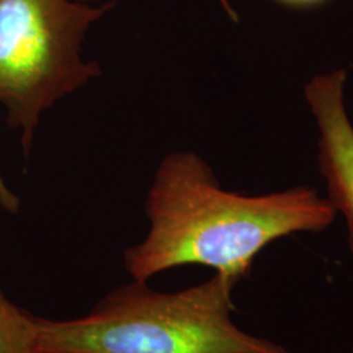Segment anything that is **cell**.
Listing matches in <instances>:
<instances>
[{
  "instance_id": "8992f818",
  "label": "cell",
  "mask_w": 353,
  "mask_h": 353,
  "mask_svg": "<svg viewBox=\"0 0 353 353\" xmlns=\"http://www.w3.org/2000/svg\"><path fill=\"white\" fill-rule=\"evenodd\" d=\"M0 204L4 210H7L11 214H16L20 207L19 198L13 194L11 190H8L1 178H0Z\"/></svg>"
},
{
  "instance_id": "3957f363",
  "label": "cell",
  "mask_w": 353,
  "mask_h": 353,
  "mask_svg": "<svg viewBox=\"0 0 353 353\" xmlns=\"http://www.w3.org/2000/svg\"><path fill=\"white\" fill-rule=\"evenodd\" d=\"M109 8L71 0H0V103L8 125L23 130L26 154L39 114L100 75L96 64L80 61L79 51L85 30Z\"/></svg>"
},
{
  "instance_id": "52a82bcc",
  "label": "cell",
  "mask_w": 353,
  "mask_h": 353,
  "mask_svg": "<svg viewBox=\"0 0 353 353\" xmlns=\"http://www.w3.org/2000/svg\"><path fill=\"white\" fill-rule=\"evenodd\" d=\"M276 1L292 8H310V7L321 6L327 0H276Z\"/></svg>"
},
{
  "instance_id": "6da1fadb",
  "label": "cell",
  "mask_w": 353,
  "mask_h": 353,
  "mask_svg": "<svg viewBox=\"0 0 353 353\" xmlns=\"http://www.w3.org/2000/svg\"><path fill=\"white\" fill-rule=\"evenodd\" d=\"M145 210L148 236L125 252L127 272L140 281L189 265L241 281L267 245L294 233L322 232L338 214L327 198L307 186L256 196L225 191L194 153L165 160Z\"/></svg>"
},
{
  "instance_id": "30bf717a",
  "label": "cell",
  "mask_w": 353,
  "mask_h": 353,
  "mask_svg": "<svg viewBox=\"0 0 353 353\" xmlns=\"http://www.w3.org/2000/svg\"><path fill=\"white\" fill-rule=\"evenodd\" d=\"M36 353H39V352H36Z\"/></svg>"
},
{
  "instance_id": "9c48e42d",
  "label": "cell",
  "mask_w": 353,
  "mask_h": 353,
  "mask_svg": "<svg viewBox=\"0 0 353 353\" xmlns=\"http://www.w3.org/2000/svg\"><path fill=\"white\" fill-rule=\"evenodd\" d=\"M352 353H353V348H352Z\"/></svg>"
},
{
  "instance_id": "ba28073f",
  "label": "cell",
  "mask_w": 353,
  "mask_h": 353,
  "mask_svg": "<svg viewBox=\"0 0 353 353\" xmlns=\"http://www.w3.org/2000/svg\"><path fill=\"white\" fill-rule=\"evenodd\" d=\"M220 1H221L223 4H224V3H227V0H220Z\"/></svg>"
},
{
  "instance_id": "7a4b0ae2",
  "label": "cell",
  "mask_w": 353,
  "mask_h": 353,
  "mask_svg": "<svg viewBox=\"0 0 353 353\" xmlns=\"http://www.w3.org/2000/svg\"><path fill=\"white\" fill-rule=\"evenodd\" d=\"M239 283L214 272L198 285L165 293L134 280L85 316H36V352L294 353L234 325L232 294Z\"/></svg>"
},
{
  "instance_id": "277c9868",
  "label": "cell",
  "mask_w": 353,
  "mask_h": 353,
  "mask_svg": "<svg viewBox=\"0 0 353 353\" xmlns=\"http://www.w3.org/2000/svg\"><path fill=\"white\" fill-rule=\"evenodd\" d=\"M345 81L344 68L314 76L305 87V99L318 126V164L327 199L345 217L353 252V127L344 105Z\"/></svg>"
},
{
  "instance_id": "5b68a950",
  "label": "cell",
  "mask_w": 353,
  "mask_h": 353,
  "mask_svg": "<svg viewBox=\"0 0 353 353\" xmlns=\"http://www.w3.org/2000/svg\"><path fill=\"white\" fill-rule=\"evenodd\" d=\"M36 316L20 309L0 288V353L36 352Z\"/></svg>"
}]
</instances>
